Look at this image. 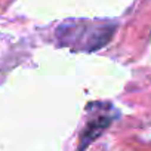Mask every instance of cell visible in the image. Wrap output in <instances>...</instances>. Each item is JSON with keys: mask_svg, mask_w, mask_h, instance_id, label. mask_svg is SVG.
Returning <instances> with one entry per match:
<instances>
[{"mask_svg": "<svg viewBox=\"0 0 151 151\" xmlns=\"http://www.w3.org/2000/svg\"><path fill=\"white\" fill-rule=\"evenodd\" d=\"M116 31V25L105 21L70 19L56 28V39L61 46L74 50H96L107 45Z\"/></svg>", "mask_w": 151, "mask_h": 151, "instance_id": "6da1fadb", "label": "cell"}, {"mask_svg": "<svg viewBox=\"0 0 151 151\" xmlns=\"http://www.w3.org/2000/svg\"><path fill=\"white\" fill-rule=\"evenodd\" d=\"M98 108L99 107H95V116H92V119L86 123L82 135H80V148H85L91 141H93L96 136H99L102 133V130L116 119L114 117V113L113 114H108L107 113V108L104 107L102 111L98 113Z\"/></svg>", "mask_w": 151, "mask_h": 151, "instance_id": "7a4b0ae2", "label": "cell"}]
</instances>
